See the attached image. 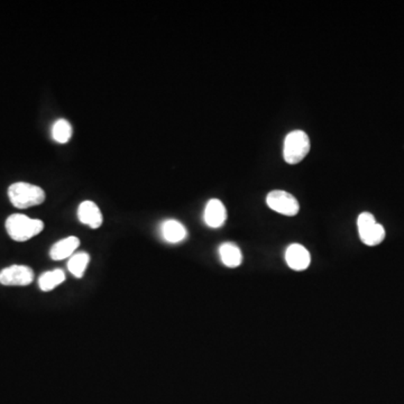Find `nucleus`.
Returning a JSON list of instances; mask_svg holds the SVG:
<instances>
[{
  "label": "nucleus",
  "instance_id": "4468645a",
  "mask_svg": "<svg viewBox=\"0 0 404 404\" xmlns=\"http://www.w3.org/2000/svg\"><path fill=\"white\" fill-rule=\"evenodd\" d=\"M89 262H90V256L88 255L85 252L73 254L70 259H69V262H67V268L74 277L79 279V277H83Z\"/></svg>",
  "mask_w": 404,
  "mask_h": 404
},
{
  "label": "nucleus",
  "instance_id": "7ed1b4c3",
  "mask_svg": "<svg viewBox=\"0 0 404 404\" xmlns=\"http://www.w3.org/2000/svg\"><path fill=\"white\" fill-rule=\"evenodd\" d=\"M310 151V140L303 131H291L286 135L283 147V157L289 164H298L308 155Z\"/></svg>",
  "mask_w": 404,
  "mask_h": 404
},
{
  "label": "nucleus",
  "instance_id": "423d86ee",
  "mask_svg": "<svg viewBox=\"0 0 404 404\" xmlns=\"http://www.w3.org/2000/svg\"><path fill=\"white\" fill-rule=\"evenodd\" d=\"M34 280V272L26 265H12L0 272V283L8 286H25Z\"/></svg>",
  "mask_w": 404,
  "mask_h": 404
},
{
  "label": "nucleus",
  "instance_id": "f03ea898",
  "mask_svg": "<svg viewBox=\"0 0 404 404\" xmlns=\"http://www.w3.org/2000/svg\"><path fill=\"white\" fill-rule=\"evenodd\" d=\"M44 223L40 219L29 218V216L14 213L6 220V230L10 239L16 241H26L42 233Z\"/></svg>",
  "mask_w": 404,
  "mask_h": 404
},
{
  "label": "nucleus",
  "instance_id": "20e7f679",
  "mask_svg": "<svg viewBox=\"0 0 404 404\" xmlns=\"http://www.w3.org/2000/svg\"><path fill=\"white\" fill-rule=\"evenodd\" d=\"M357 227L362 241L367 246L381 244L385 237V229L376 223L372 213H361L357 219Z\"/></svg>",
  "mask_w": 404,
  "mask_h": 404
},
{
  "label": "nucleus",
  "instance_id": "9b49d317",
  "mask_svg": "<svg viewBox=\"0 0 404 404\" xmlns=\"http://www.w3.org/2000/svg\"><path fill=\"white\" fill-rule=\"evenodd\" d=\"M161 232H162L163 239L171 244H177L184 241L188 235L184 225L181 224L180 221L173 220V219L164 221Z\"/></svg>",
  "mask_w": 404,
  "mask_h": 404
},
{
  "label": "nucleus",
  "instance_id": "ddd939ff",
  "mask_svg": "<svg viewBox=\"0 0 404 404\" xmlns=\"http://www.w3.org/2000/svg\"><path fill=\"white\" fill-rule=\"evenodd\" d=\"M65 281V274L62 270H53L42 274L38 279V286L44 292L54 290Z\"/></svg>",
  "mask_w": 404,
  "mask_h": 404
},
{
  "label": "nucleus",
  "instance_id": "0eeeda50",
  "mask_svg": "<svg viewBox=\"0 0 404 404\" xmlns=\"http://www.w3.org/2000/svg\"><path fill=\"white\" fill-rule=\"evenodd\" d=\"M285 261L289 268L294 270H305L312 262V256L309 250L300 244H292L285 252Z\"/></svg>",
  "mask_w": 404,
  "mask_h": 404
},
{
  "label": "nucleus",
  "instance_id": "f257e3e1",
  "mask_svg": "<svg viewBox=\"0 0 404 404\" xmlns=\"http://www.w3.org/2000/svg\"><path fill=\"white\" fill-rule=\"evenodd\" d=\"M9 200L18 209H27L31 207L43 204L47 198L45 192L35 184L16 182L9 186Z\"/></svg>",
  "mask_w": 404,
  "mask_h": 404
},
{
  "label": "nucleus",
  "instance_id": "1a4fd4ad",
  "mask_svg": "<svg viewBox=\"0 0 404 404\" xmlns=\"http://www.w3.org/2000/svg\"><path fill=\"white\" fill-rule=\"evenodd\" d=\"M78 218L82 224L87 225L92 229L99 228L102 225V213L99 207L93 201H83L78 208Z\"/></svg>",
  "mask_w": 404,
  "mask_h": 404
},
{
  "label": "nucleus",
  "instance_id": "9d476101",
  "mask_svg": "<svg viewBox=\"0 0 404 404\" xmlns=\"http://www.w3.org/2000/svg\"><path fill=\"white\" fill-rule=\"evenodd\" d=\"M79 246H80V239L76 236H70L67 239H61L51 248V259L53 261H62V259L71 257Z\"/></svg>",
  "mask_w": 404,
  "mask_h": 404
},
{
  "label": "nucleus",
  "instance_id": "f8f14e48",
  "mask_svg": "<svg viewBox=\"0 0 404 404\" xmlns=\"http://www.w3.org/2000/svg\"><path fill=\"white\" fill-rule=\"evenodd\" d=\"M221 262L227 268H239L243 262V255L237 245L234 243H225L219 248Z\"/></svg>",
  "mask_w": 404,
  "mask_h": 404
},
{
  "label": "nucleus",
  "instance_id": "6e6552de",
  "mask_svg": "<svg viewBox=\"0 0 404 404\" xmlns=\"http://www.w3.org/2000/svg\"><path fill=\"white\" fill-rule=\"evenodd\" d=\"M204 223L210 228H220L227 219L226 207L218 199L208 201L204 213Z\"/></svg>",
  "mask_w": 404,
  "mask_h": 404
},
{
  "label": "nucleus",
  "instance_id": "2eb2a0df",
  "mask_svg": "<svg viewBox=\"0 0 404 404\" xmlns=\"http://www.w3.org/2000/svg\"><path fill=\"white\" fill-rule=\"evenodd\" d=\"M52 137L56 142L64 144L72 137V126L65 120H58L52 127Z\"/></svg>",
  "mask_w": 404,
  "mask_h": 404
},
{
  "label": "nucleus",
  "instance_id": "39448f33",
  "mask_svg": "<svg viewBox=\"0 0 404 404\" xmlns=\"http://www.w3.org/2000/svg\"><path fill=\"white\" fill-rule=\"evenodd\" d=\"M266 204L275 213L284 216H296L299 213L300 206L293 195L282 190H274L266 197Z\"/></svg>",
  "mask_w": 404,
  "mask_h": 404
}]
</instances>
